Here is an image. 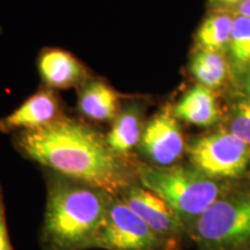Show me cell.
<instances>
[{"mask_svg": "<svg viewBox=\"0 0 250 250\" xmlns=\"http://www.w3.org/2000/svg\"><path fill=\"white\" fill-rule=\"evenodd\" d=\"M17 147L56 174L111 196H120L137 179L136 167L115 154L101 134L76 120L61 117L41 129L21 131Z\"/></svg>", "mask_w": 250, "mask_h": 250, "instance_id": "cell-1", "label": "cell"}, {"mask_svg": "<svg viewBox=\"0 0 250 250\" xmlns=\"http://www.w3.org/2000/svg\"><path fill=\"white\" fill-rule=\"evenodd\" d=\"M111 195L56 174L48 183L43 250H86L95 246Z\"/></svg>", "mask_w": 250, "mask_h": 250, "instance_id": "cell-2", "label": "cell"}, {"mask_svg": "<svg viewBox=\"0 0 250 250\" xmlns=\"http://www.w3.org/2000/svg\"><path fill=\"white\" fill-rule=\"evenodd\" d=\"M136 174L142 186L169 204L186 229L226 192L223 182L206 176L192 166L137 165Z\"/></svg>", "mask_w": 250, "mask_h": 250, "instance_id": "cell-3", "label": "cell"}, {"mask_svg": "<svg viewBox=\"0 0 250 250\" xmlns=\"http://www.w3.org/2000/svg\"><path fill=\"white\" fill-rule=\"evenodd\" d=\"M187 230L199 250H242L250 243V188L225 192Z\"/></svg>", "mask_w": 250, "mask_h": 250, "instance_id": "cell-4", "label": "cell"}, {"mask_svg": "<svg viewBox=\"0 0 250 250\" xmlns=\"http://www.w3.org/2000/svg\"><path fill=\"white\" fill-rule=\"evenodd\" d=\"M188 155L192 167L217 181L240 179L250 167V145L224 130L193 140Z\"/></svg>", "mask_w": 250, "mask_h": 250, "instance_id": "cell-5", "label": "cell"}, {"mask_svg": "<svg viewBox=\"0 0 250 250\" xmlns=\"http://www.w3.org/2000/svg\"><path fill=\"white\" fill-rule=\"evenodd\" d=\"M164 240L120 196H111L94 248L158 250Z\"/></svg>", "mask_w": 250, "mask_h": 250, "instance_id": "cell-6", "label": "cell"}, {"mask_svg": "<svg viewBox=\"0 0 250 250\" xmlns=\"http://www.w3.org/2000/svg\"><path fill=\"white\" fill-rule=\"evenodd\" d=\"M138 147L153 166L169 167L180 160L186 143L173 110L159 112L144 126Z\"/></svg>", "mask_w": 250, "mask_h": 250, "instance_id": "cell-7", "label": "cell"}, {"mask_svg": "<svg viewBox=\"0 0 250 250\" xmlns=\"http://www.w3.org/2000/svg\"><path fill=\"white\" fill-rule=\"evenodd\" d=\"M120 197L164 241L173 239L186 229L169 204L139 182L130 184Z\"/></svg>", "mask_w": 250, "mask_h": 250, "instance_id": "cell-8", "label": "cell"}, {"mask_svg": "<svg viewBox=\"0 0 250 250\" xmlns=\"http://www.w3.org/2000/svg\"><path fill=\"white\" fill-rule=\"evenodd\" d=\"M59 101L52 90H40L0 120L1 132L41 129L61 118Z\"/></svg>", "mask_w": 250, "mask_h": 250, "instance_id": "cell-9", "label": "cell"}, {"mask_svg": "<svg viewBox=\"0 0 250 250\" xmlns=\"http://www.w3.org/2000/svg\"><path fill=\"white\" fill-rule=\"evenodd\" d=\"M39 70L45 85L50 88L66 89L85 80L83 64L64 50L52 49L41 56Z\"/></svg>", "mask_w": 250, "mask_h": 250, "instance_id": "cell-10", "label": "cell"}, {"mask_svg": "<svg viewBox=\"0 0 250 250\" xmlns=\"http://www.w3.org/2000/svg\"><path fill=\"white\" fill-rule=\"evenodd\" d=\"M143 131V109L137 103H132L121 108L116 118L112 121L105 140L115 154L126 159L134 147L139 145Z\"/></svg>", "mask_w": 250, "mask_h": 250, "instance_id": "cell-11", "label": "cell"}, {"mask_svg": "<svg viewBox=\"0 0 250 250\" xmlns=\"http://www.w3.org/2000/svg\"><path fill=\"white\" fill-rule=\"evenodd\" d=\"M78 107L83 116L95 122H112L121 110L118 93L103 81H89L79 93Z\"/></svg>", "mask_w": 250, "mask_h": 250, "instance_id": "cell-12", "label": "cell"}, {"mask_svg": "<svg viewBox=\"0 0 250 250\" xmlns=\"http://www.w3.org/2000/svg\"><path fill=\"white\" fill-rule=\"evenodd\" d=\"M173 114L177 120L187 123L210 126L219 118L217 99L211 88L198 85L192 87L182 96L173 109Z\"/></svg>", "mask_w": 250, "mask_h": 250, "instance_id": "cell-13", "label": "cell"}, {"mask_svg": "<svg viewBox=\"0 0 250 250\" xmlns=\"http://www.w3.org/2000/svg\"><path fill=\"white\" fill-rule=\"evenodd\" d=\"M192 76L203 86L215 88L223 85L227 76V65L218 51L199 49L190 62Z\"/></svg>", "mask_w": 250, "mask_h": 250, "instance_id": "cell-14", "label": "cell"}, {"mask_svg": "<svg viewBox=\"0 0 250 250\" xmlns=\"http://www.w3.org/2000/svg\"><path fill=\"white\" fill-rule=\"evenodd\" d=\"M234 19L227 14L208 17L197 31V42L201 49L219 51L230 41Z\"/></svg>", "mask_w": 250, "mask_h": 250, "instance_id": "cell-15", "label": "cell"}, {"mask_svg": "<svg viewBox=\"0 0 250 250\" xmlns=\"http://www.w3.org/2000/svg\"><path fill=\"white\" fill-rule=\"evenodd\" d=\"M230 51L236 64L250 62V19L239 15L234 19L229 41Z\"/></svg>", "mask_w": 250, "mask_h": 250, "instance_id": "cell-16", "label": "cell"}, {"mask_svg": "<svg viewBox=\"0 0 250 250\" xmlns=\"http://www.w3.org/2000/svg\"><path fill=\"white\" fill-rule=\"evenodd\" d=\"M230 132L250 145V96L236 104L230 123Z\"/></svg>", "mask_w": 250, "mask_h": 250, "instance_id": "cell-17", "label": "cell"}, {"mask_svg": "<svg viewBox=\"0 0 250 250\" xmlns=\"http://www.w3.org/2000/svg\"><path fill=\"white\" fill-rule=\"evenodd\" d=\"M0 250H13L8 235L4 192H2L1 186H0Z\"/></svg>", "mask_w": 250, "mask_h": 250, "instance_id": "cell-18", "label": "cell"}, {"mask_svg": "<svg viewBox=\"0 0 250 250\" xmlns=\"http://www.w3.org/2000/svg\"><path fill=\"white\" fill-rule=\"evenodd\" d=\"M237 13H239V15H242V17L250 19V0H245L237 6Z\"/></svg>", "mask_w": 250, "mask_h": 250, "instance_id": "cell-19", "label": "cell"}, {"mask_svg": "<svg viewBox=\"0 0 250 250\" xmlns=\"http://www.w3.org/2000/svg\"><path fill=\"white\" fill-rule=\"evenodd\" d=\"M219 5H225V6H233V5H240L245 0H213Z\"/></svg>", "mask_w": 250, "mask_h": 250, "instance_id": "cell-20", "label": "cell"}, {"mask_svg": "<svg viewBox=\"0 0 250 250\" xmlns=\"http://www.w3.org/2000/svg\"><path fill=\"white\" fill-rule=\"evenodd\" d=\"M248 90H249V93H250V78H249V80H248Z\"/></svg>", "mask_w": 250, "mask_h": 250, "instance_id": "cell-21", "label": "cell"}]
</instances>
